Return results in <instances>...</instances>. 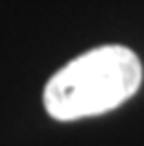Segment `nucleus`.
I'll return each instance as SVG.
<instances>
[{"mask_svg":"<svg viewBox=\"0 0 144 146\" xmlns=\"http://www.w3.org/2000/svg\"><path fill=\"white\" fill-rule=\"evenodd\" d=\"M142 84V62L125 45H103L73 58L43 90V105L56 120H80L123 105Z\"/></svg>","mask_w":144,"mask_h":146,"instance_id":"nucleus-1","label":"nucleus"}]
</instances>
